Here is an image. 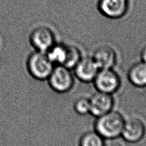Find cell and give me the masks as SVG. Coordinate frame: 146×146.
Returning <instances> with one entry per match:
<instances>
[{
	"mask_svg": "<svg viewBox=\"0 0 146 146\" xmlns=\"http://www.w3.org/2000/svg\"><path fill=\"white\" fill-rule=\"evenodd\" d=\"M96 118L94 130L104 139L114 140L121 137L125 119L121 113L111 110Z\"/></svg>",
	"mask_w": 146,
	"mask_h": 146,
	"instance_id": "cell-1",
	"label": "cell"
},
{
	"mask_svg": "<svg viewBox=\"0 0 146 146\" xmlns=\"http://www.w3.org/2000/svg\"><path fill=\"white\" fill-rule=\"evenodd\" d=\"M54 67V64L44 52L35 51L27 58V71L31 76L36 80H48Z\"/></svg>",
	"mask_w": 146,
	"mask_h": 146,
	"instance_id": "cell-2",
	"label": "cell"
},
{
	"mask_svg": "<svg viewBox=\"0 0 146 146\" xmlns=\"http://www.w3.org/2000/svg\"><path fill=\"white\" fill-rule=\"evenodd\" d=\"M47 80L51 89L60 94L69 92L74 83V75L71 72V69L63 66H54Z\"/></svg>",
	"mask_w": 146,
	"mask_h": 146,
	"instance_id": "cell-3",
	"label": "cell"
},
{
	"mask_svg": "<svg viewBox=\"0 0 146 146\" xmlns=\"http://www.w3.org/2000/svg\"><path fill=\"white\" fill-rule=\"evenodd\" d=\"M93 83L98 92L113 95L119 89L121 80L113 69H100Z\"/></svg>",
	"mask_w": 146,
	"mask_h": 146,
	"instance_id": "cell-4",
	"label": "cell"
},
{
	"mask_svg": "<svg viewBox=\"0 0 146 146\" xmlns=\"http://www.w3.org/2000/svg\"><path fill=\"white\" fill-rule=\"evenodd\" d=\"M98 11L104 17L118 19L126 15L129 9L128 0H98Z\"/></svg>",
	"mask_w": 146,
	"mask_h": 146,
	"instance_id": "cell-5",
	"label": "cell"
},
{
	"mask_svg": "<svg viewBox=\"0 0 146 146\" xmlns=\"http://www.w3.org/2000/svg\"><path fill=\"white\" fill-rule=\"evenodd\" d=\"M30 41L35 51L46 53L56 43L55 35L50 28L40 26L31 33Z\"/></svg>",
	"mask_w": 146,
	"mask_h": 146,
	"instance_id": "cell-6",
	"label": "cell"
},
{
	"mask_svg": "<svg viewBox=\"0 0 146 146\" xmlns=\"http://www.w3.org/2000/svg\"><path fill=\"white\" fill-rule=\"evenodd\" d=\"M146 132V127L142 120L138 117L125 119L121 137L125 141L137 143L143 139Z\"/></svg>",
	"mask_w": 146,
	"mask_h": 146,
	"instance_id": "cell-7",
	"label": "cell"
},
{
	"mask_svg": "<svg viewBox=\"0 0 146 146\" xmlns=\"http://www.w3.org/2000/svg\"><path fill=\"white\" fill-rule=\"evenodd\" d=\"M74 74L83 83L93 82L100 71L98 65L92 57H82L74 67Z\"/></svg>",
	"mask_w": 146,
	"mask_h": 146,
	"instance_id": "cell-8",
	"label": "cell"
},
{
	"mask_svg": "<svg viewBox=\"0 0 146 146\" xmlns=\"http://www.w3.org/2000/svg\"><path fill=\"white\" fill-rule=\"evenodd\" d=\"M90 113L98 117L113 110L114 100L113 96L108 94L98 92L89 98Z\"/></svg>",
	"mask_w": 146,
	"mask_h": 146,
	"instance_id": "cell-9",
	"label": "cell"
},
{
	"mask_svg": "<svg viewBox=\"0 0 146 146\" xmlns=\"http://www.w3.org/2000/svg\"><path fill=\"white\" fill-rule=\"evenodd\" d=\"M100 69H113L117 62V53L110 46L98 47L92 56Z\"/></svg>",
	"mask_w": 146,
	"mask_h": 146,
	"instance_id": "cell-10",
	"label": "cell"
},
{
	"mask_svg": "<svg viewBox=\"0 0 146 146\" xmlns=\"http://www.w3.org/2000/svg\"><path fill=\"white\" fill-rule=\"evenodd\" d=\"M127 78L133 85L139 88L146 87V63L140 61L133 64L127 72Z\"/></svg>",
	"mask_w": 146,
	"mask_h": 146,
	"instance_id": "cell-11",
	"label": "cell"
},
{
	"mask_svg": "<svg viewBox=\"0 0 146 146\" xmlns=\"http://www.w3.org/2000/svg\"><path fill=\"white\" fill-rule=\"evenodd\" d=\"M69 49L68 44L56 42L46 52V54L54 66H64L68 58Z\"/></svg>",
	"mask_w": 146,
	"mask_h": 146,
	"instance_id": "cell-12",
	"label": "cell"
},
{
	"mask_svg": "<svg viewBox=\"0 0 146 146\" xmlns=\"http://www.w3.org/2000/svg\"><path fill=\"white\" fill-rule=\"evenodd\" d=\"M105 139L94 131L83 133L79 140V146H105Z\"/></svg>",
	"mask_w": 146,
	"mask_h": 146,
	"instance_id": "cell-13",
	"label": "cell"
},
{
	"mask_svg": "<svg viewBox=\"0 0 146 146\" xmlns=\"http://www.w3.org/2000/svg\"><path fill=\"white\" fill-rule=\"evenodd\" d=\"M82 58V54L80 49L74 46L69 45L68 58L64 66L70 69H73Z\"/></svg>",
	"mask_w": 146,
	"mask_h": 146,
	"instance_id": "cell-14",
	"label": "cell"
},
{
	"mask_svg": "<svg viewBox=\"0 0 146 146\" xmlns=\"http://www.w3.org/2000/svg\"><path fill=\"white\" fill-rule=\"evenodd\" d=\"M73 108H74V111L81 115H85L89 114L90 110L89 99L86 98H80L78 99L74 102Z\"/></svg>",
	"mask_w": 146,
	"mask_h": 146,
	"instance_id": "cell-15",
	"label": "cell"
},
{
	"mask_svg": "<svg viewBox=\"0 0 146 146\" xmlns=\"http://www.w3.org/2000/svg\"><path fill=\"white\" fill-rule=\"evenodd\" d=\"M140 57H141V60L146 63V45L142 48L140 52Z\"/></svg>",
	"mask_w": 146,
	"mask_h": 146,
	"instance_id": "cell-16",
	"label": "cell"
},
{
	"mask_svg": "<svg viewBox=\"0 0 146 146\" xmlns=\"http://www.w3.org/2000/svg\"><path fill=\"white\" fill-rule=\"evenodd\" d=\"M105 146H122L121 144H120L119 142L113 141V140H110V142L108 143H105Z\"/></svg>",
	"mask_w": 146,
	"mask_h": 146,
	"instance_id": "cell-17",
	"label": "cell"
}]
</instances>
